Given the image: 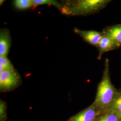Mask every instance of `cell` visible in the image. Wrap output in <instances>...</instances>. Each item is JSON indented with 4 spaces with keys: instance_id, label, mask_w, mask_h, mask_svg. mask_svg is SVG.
<instances>
[{
    "instance_id": "obj_1",
    "label": "cell",
    "mask_w": 121,
    "mask_h": 121,
    "mask_svg": "<svg viewBox=\"0 0 121 121\" xmlns=\"http://www.w3.org/2000/svg\"><path fill=\"white\" fill-rule=\"evenodd\" d=\"M111 1L109 0H65L61 2V13L67 16H85L104 9Z\"/></svg>"
},
{
    "instance_id": "obj_2",
    "label": "cell",
    "mask_w": 121,
    "mask_h": 121,
    "mask_svg": "<svg viewBox=\"0 0 121 121\" xmlns=\"http://www.w3.org/2000/svg\"><path fill=\"white\" fill-rule=\"evenodd\" d=\"M109 63L108 59L106 58L102 78L98 84L95 99L93 103L99 110L108 109L117 91L110 79Z\"/></svg>"
},
{
    "instance_id": "obj_3",
    "label": "cell",
    "mask_w": 121,
    "mask_h": 121,
    "mask_svg": "<svg viewBox=\"0 0 121 121\" xmlns=\"http://www.w3.org/2000/svg\"><path fill=\"white\" fill-rule=\"evenodd\" d=\"M22 82L20 75L14 68L6 69L0 74L1 92L12 91L17 88Z\"/></svg>"
},
{
    "instance_id": "obj_4",
    "label": "cell",
    "mask_w": 121,
    "mask_h": 121,
    "mask_svg": "<svg viewBox=\"0 0 121 121\" xmlns=\"http://www.w3.org/2000/svg\"><path fill=\"white\" fill-rule=\"evenodd\" d=\"M99 111V110L92 104L87 108L69 117L67 121H95Z\"/></svg>"
},
{
    "instance_id": "obj_5",
    "label": "cell",
    "mask_w": 121,
    "mask_h": 121,
    "mask_svg": "<svg viewBox=\"0 0 121 121\" xmlns=\"http://www.w3.org/2000/svg\"><path fill=\"white\" fill-rule=\"evenodd\" d=\"M74 31L80 36L83 39L91 45L97 47L103 34L102 32L94 30H84L74 28Z\"/></svg>"
},
{
    "instance_id": "obj_6",
    "label": "cell",
    "mask_w": 121,
    "mask_h": 121,
    "mask_svg": "<svg viewBox=\"0 0 121 121\" xmlns=\"http://www.w3.org/2000/svg\"><path fill=\"white\" fill-rule=\"evenodd\" d=\"M11 45V37L8 29L0 31V56H7Z\"/></svg>"
},
{
    "instance_id": "obj_7",
    "label": "cell",
    "mask_w": 121,
    "mask_h": 121,
    "mask_svg": "<svg viewBox=\"0 0 121 121\" xmlns=\"http://www.w3.org/2000/svg\"><path fill=\"white\" fill-rule=\"evenodd\" d=\"M97 47L98 48L99 50V54L97 57L98 60L101 59V56L104 52L118 48L116 43L112 39L104 34H103L102 37Z\"/></svg>"
},
{
    "instance_id": "obj_8",
    "label": "cell",
    "mask_w": 121,
    "mask_h": 121,
    "mask_svg": "<svg viewBox=\"0 0 121 121\" xmlns=\"http://www.w3.org/2000/svg\"><path fill=\"white\" fill-rule=\"evenodd\" d=\"M102 33L112 39L118 48L121 46V24L106 27Z\"/></svg>"
},
{
    "instance_id": "obj_9",
    "label": "cell",
    "mask_w": 121,
    "mask_h": 121,
    "mask_svg": "<svg viewBox=\"0 0 121 121\" xmlns=\"http://www.w3.org/2000/svg\"><path fill=\"white\" fill-rule=\"evenodd\" d=\"M108 109L110 112H116L121 115V90L117 91L112 103Z\"/></svg>"
},
{
    "instance_id": "obj_10",
    "label": "cell",
    "mask_w": 121,
    "mask_h": 121,
    "mask_svg": "<svg viewBox=\"0 0 121 121\" xmlns=\"http://www.w3.org/2000/svg\"><path fill=\"white\" fill-rule=\"evenodd\" d=\"M13 3L15 8L19 10H25L34 8L32 0H15Z\"/></svg>"
},
{
    "instance_id": "obj_11",
    "label": "cell",
    "mask_w": 121,
    "mask_h": 121,
    "mask_svg": "<svg viewBox=\"0 0 121 121\" xmlns=\"http://www.w3.org/2000/svg\"><path fill=\"white\" fill-rule=\"evenodd\" d=\"M34 4V7L40 5L48 4L52 5L56 7L60 10L62 8L61 3L58 2L57 1L54 0H32Z\"/></svg>"
},
{
    "instance_id": "obj_12",
    "label": "cell",
    "mask_w": 121,
    "mask_h": 121,
    "mask_svg": "<svg viewBox=\"0 0 121 121\" xmlns=\"http://www.w3.org/2000/svg\"><path fill=\"white\" fill-rule=\"evenodd\" d=\"M121 115L113 112L97 118L95 121H119Z\"/></svg>"
},
{
    "instance_id": "obj_13",
    "label": "cell",
    "mask_w": 121,
    "mask_h": 121,
    "mask_svg": "<svg viewBox=\"0 0 121 121\" xmlns=\"http://www.w3.org/2000/svg\"><path fill=\"white\" fill-rule=\"evenodd\" d=\"M0 66L3 68L4 70L14 68L13 64L7 56H0Z\"/></svg>"
},
{
    "instance_id": "obj_14",
    "label": "cell",
    "mask_w": 121,
    "mask_h": 121,
    "mask_svg": "<svg viewBox=\"0 0 121 121\" xmlns=\"http://www.w3.org/2000/svg\"><path fill=\"white\" fill-rule=\"evenodd\" d=\"M7 106L2 100L0 101V121H5L7 118Z\"/></svg>"
}]
</instances>
